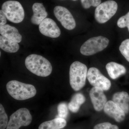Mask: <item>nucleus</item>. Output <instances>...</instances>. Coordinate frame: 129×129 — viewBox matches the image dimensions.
<instances>
[{"label":"nucleus","instance_id":"nucleus-8","mask_svg":"<svg viewBox=\"0 0 129 129\" xmlns=\"http://www.w3.org/2000/svg\"><path fill=\"white\" fill-rule=\"evenodd\" d=\"M87 78L89 83L93 87L101 88L104 91L108 90L111 88V81L96 68L92 67L89 69Z\"/></svg>","mask_w":129,"mask_h":129},{"label":"nucleus","instance_id":"nucleus-10","mask_svg":"<svg viewBox=\"0 0 129 129\" xmlns=\"http://www.w3.org/2000/svg\"><path fill=\"white\" fill-rule=\"evenodd\" d=\"M39 29L42 35L51 38H57L61 34V30L55 22L50 18H46L42 22Z\"/></svg>","mask_w":129,"mask_h":129},{"label":"nucleus","instance_id":"nucleus-15","mask_svg":"<svg viewBox=\"0 0 129 129\" xmlns=\"http://www.w3.org/2000/svg\"><path fill=\"white\" fill-rule=\"evenodd\" d=\"M112 101L123 111L125 114L129 112V95L125 91L115 92L112 97Z\"/></svg>","mask_w":129,"mask_h":129},{"label":"nucleus","instance_id":"nucleus-14","mask_svg":"<svg viewBox=\"0 0 129 129\" xmlns=\"http://www.w3.org/2000/svg\"><path fill=\"white\" fill-rule=\"evenodd\" d=\"M0 33L2 36L9 39L19 43L22 40V36L18 29L9 24H5L0 27Z\"/></svg>","mask_w":129,"mask_h":129},{"label":"nucleus","instance_id":"nucleus-20","mask_svg":"<svg viewBox=\"0 0 129 129\" xmlns=\"http://www.w3.org/2000/svg\"><path fill=\"white\" fill-rule=\"evenodd\" d=\"M119 50L122 55L129 62V39L122 42L119 46Z\"/></svg>","mask_w":129,"mask_h":129},{"label":"nucleus","instance_id":"nucleus-5","mask_svg":"<svg viewBox=\"0 0 129 129\" xmlns=\"http://www.w3.org/2000/svg\"><path fill=\"white\" fill-rule=\"evenodd\" d=\"M3 11L7 18L14 23H18L23 21L24 12L21 3L17 1H9L3 3Z\"/></svg>","mask_w":129,"mask_h":129},{"label":"nucleus","instance_id":"nucleus-24","mask_svg":"<svg viewBox=\"0 0 129 129\" xmlns=\"http://www.w3.org/2000/svg\"><path fill=\"white\" fill-rule=\"evenodd\" d=\"M81 2L84 9H88L91 6L97 7L101 4V0H81Z\"/></svg>","mask_w":129,"mask_h":129},{"label":"nucleus","instance_id":"nucleus-9","mask_svg":"<svg viewBox=\"0 0 129 129\" xmlns=\"http://www.w3.org/2000/svg\"><path fill=\"white\" fill-rule=\"evenodd\" d=\"M53 13L56 18L66 29L73 30L76 27V22L73 15L66 8L57 6L54 8Z\"/></svg>","mask_w":129,"mask_h":129},{"label":"nucleus","instance_id":"nucleus-4","mask_svg":"<svg viewBox=\"0 0 129 129\" xmlns=\"http://www.w3.org/2000/svg\"><path fill=\"white\" fill-rule=\"evenodd\" d=\"M109 42L107 38L102 36L90 38L81 46L80 53L86 56L94 55L105 49L108 46Z\"/></svg>","mask_w":129,"mask_h":129},{"label":"nucleus","instance_id":"nucleus-27","mask_svg":"<svg viewBox=\"0 0 129 129\" xmlns=\"http://www.w3.org/2000/svg\"><path fill=\"white\" fill-rule=\"evenodd\" d=\"M72 1H77V0H72Z\"/></svg>","mask_w":129,"mask_h":129},{"label":"nucleus","instance_id":"nucleus-11","mask_svg":"<svg viewBox=\"0 0 129 129\" xmlns=\"http://www.w3.org/2000/svg\"><path fill=\"white\" fill-rule=\"evenodd\" d=\"M89 96L96 111L100 112L104 109L107 100L103 90L97 87H92L90 90Z\"/></svg>","mask_w":129,"mask_h":129},{"label":"nucleus","instance_id":"nucleus-7","mask_svg":"<svg viewBox=\"0 0 129 129\" xmlns=\"http://www.w3.org/2000/svg\"><path fill=\"white\" fill-rule=\"evenodd\" d=\"M32 120V115L28 109H19L10 116L6 129H19L22 126L30 124Z\"/></svg>","mask_w":129,"mask_h":129},{"label":"nucleus","instance_id":"nucleus-13","mask_svg":"<svg viewBox=\"0 0 129 129\" xmlns=\"http://www.w3.org/2000/svg\"><path fill=\"white\" fill-rule=\"evenodd\" d=\"M33 14L30 21L33 24L39 25L46 18L48 13L42 3H36L32 7Z\"/></svg>","mask_w":129,"mask_h":129},{"label":"nucleus","instance_id":"nucleus-6","mask_svg":"<svg viewBox=\"0 0 129 129\" xmlns=\"http://www.w3.org/2000/svg\"><path fill=\"white\" fill-rule=\"evenodd\" d=\"M118 9V5L114 1L109 0L97 7L95 11L96 21L99 23H104L115 15Z\"/></svg>","mask_w":129,"mask_h":129},{"label":"nucleus","instance_id":"nucleus-25","mask_svg":"<svg viewBox=\"0 0 129 129\" xmlns=\"http://www.w3.org/2000/svg\"><path fill=\"white\" fill-rule=\"evenodd\" d=\"M94 129H119L118 126L106 122L98 124L95 125Z\"/></svg>","mask_w":129,"mask_h":129},{"label":"nucleus","instance_id":"nucleus-21","mask_svg":"<svg viewBox=\"0 0 129 129\" xmlns=\"http://www.w3.org/2000/svg\"><path fill=\"white\" fill-rule=\"evenodd\" d=\"M8 118L4 107L0 104V129H5L8 124Z\"/></svg>","mask_w":129,"mask_h":129},{"label":"nucleus","instance_id":"nucleus-18","mask_svg":"<svg viewBox=\"0 0 129 129\" xmlns=\"http://www.w3.org/2000/svg\"><path fill=\"white\" fill-rule=\"evenodd\" d=\"M67 124L65 119L58 117L42 123L39 129H61L66 126Z\"/></svg>","mask_w":129,"mask_h":129},{"label":"nucleus","instance_id":"nucleus-16","mask_svg":"<svg viewBox=\"0 0 129 129\" xmlns=\"http://www.w3.org/2000/svg\"><path fill=\"white\" fill-rule=\"evenodd\" d=\"M106 68L109 75L113 79H116L126 73L124 66L114 62L108 63Z\"/></svg>","mask_w":129,"mask_h":129},{"label":"nucleus","instance_id":"nucleus-19","mask_svg":"<svg viewBox=\"0 0 129 129\" xmlns=\"http://www.w3.org/2000/svg\"><path fill=\"white\" fill-rule=\"evenodd\" d=\"M85 100V97L83 94L80 93H76L73 96L68 105L69 109L72 112H78L80 106L84 103Z\"/></svg>","mask_w":129,"mask_h":129},{"label":"nucleus","instance_id":"nucleus-17","mask_svg":"<svg viewBox=\"0 0 129 129\" xmlns=\"http://www.w3.org/2000/svg\"><path fill=\"white\" fill-rule=\"evenodd\" d=\"M0 47L1 49L6 52L15 53L18 50L19 46L17 42L1 36Z\"/></svg>","mask_w":129,"mask_h":129},{"label":"nucleus","instance_id":"nucleus-26","mask_svg":"<svg viewBox=\"0 0 129 129\" xmlns=\"http://www.w3.org/2000/svg\"><path fill=\"white\" fill-rule=\"evenodd\" d=\"M0 18H1V22L0 25L2 26L6 24L7 23V18L6 15L3 11L2 10L0 11Z\"/></svg>","mask_w":129,"mask_h":129},{"label":"nucleus","instance_id":"nucleus-3","mask_svg":"<svg viewBox=\"0 0 129 129\" xmlns=\"http://www.w3.org/2000/svg\"><path fill=\"white\" fill-rule=\"evenodd\" d=\"M88 69L86 65L78 61L73 62L70 68V83L75 91L81 89L85 84Z\"/></svg>","mask_w":129,"mask_h":129},{"label":"nucleus","instance_id":"nucleus-12","mask_svg":"<svg viewBox=\"0 0 129 129\" xmlns=\"http://www.w3.org/2000/svg\"><path fill=\"white\" fill-rule=\"evenodd\" d=\"M103 109L106 114L113 118L116 122H122L125 119V113L113 101L107 102Z\"/></svg>","mask_w":129,"mask_h":129},{"label":"nucleus","instance_id":"nucleus-2","mask_svg":"<svg viewBox=\"0 0 129 129\" xmlns=\"http://www.w3.org/2000/svg\"><path fill=\"white\" fill-rule=\"evenodd\" d=\"M7 90L14 99L23 101L32 98L36 95V89L34 85L22 83L17 80H11L7 84Z\"/></svg>","mask_w":129,"mask_h":129},{"label":"nucleus","instance_id":"nucleus-23","mask_svg":"<svg viewBox=\"0 0 129 129\" xmlns=\"http://www.w3.org/2000/svg\"><path fill=\"white\" fill-rule=\"evenodd\" d=\"M117 24L118 27L120 28L127 27L129 32V12L125 15L119 19Z\"/></svg>","mask_w":129,"mask_h":129},{"label":"nucleus","instance_id":"nucleus-1","mask_svg":"<svg viewBox=\"0 0 129 129\" xmlns=\"http://www.w3.org/2000/svg\"><path fill=\"white\" fill-rule=\"evenodd\" d=\"M25 64L28 70L38 76L47 77L52 72V66L50 62L40 55H29L25 58Z\"/></svg>","mask_w":129,"mask_h":129},{"label":"nucleus","instance_id":"nucleus-22","mask_svg":"<svg viewBox=\"0 0 129 129\" xmlns=\"http://www.w3.org/2000/svg\"><path fill=\"white\" fill-rule=\"evenodd\" d=\"M68 107L66 103H62L58 104L57 107V112L58 117L67 118L68 115Z\"/></svg>","mask_w":129,"mask_h":129}]
</instances>
